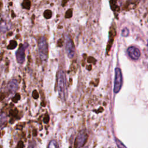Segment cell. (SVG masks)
<instances>
[{
    "label": "cell",
    "mask_w": 148,
    "mask_h": 148,
    "mask_svg": "<svg viewBox=\"0 0 148 148\" xmlns=\"http://www.w3.org/2000/svg\"><path fill=\"white\" fill-rule=\"evenodd\" d=\"M147 46H148V43H147Z\"/></svg>",
    "instance_id": "obj_22"
},
{
    "label": "cell",
    "mask_w": 148,
    "mask_h": 148,
    "mask_svg": "<svg viewBox=\"0 0 148 148\" xmlns=\"http://www.w3.org/2000/svg\"><path fill=\"white\" fill-rule=\"evenodd\" d=\"M8 30L9 28L7 22H5V21H2L1 23H0V31L5 32Z\"/></svg>",
    "instance_id": "obj_9"
},
{
    "label": "cell",
    "mask_w": 148,
    "mask_h": 148,
    "mask_svg": "<svg viewBox=\"0 0 148 148\" xmlns=\"http://www.w3.org/2000/svg\"><path fill=\"white\" fill-rule=\"evenodd\" d=\"M127 53L129 57L134 60H138L141 56V52L135 46H131L127 49Z\"/></svg>",
    "instance_id": "obj_7"
},
{
    "label": "cell",
    "mask_w": 148,
    "mask_h": 148,
    "mask_svg": "<svg viewBox=\"0 0 148 148\" xmlns=\"http://www.w3.org/2000/svg\"><path fill=\"white\" fill-rule=\"evenodd\" d=\"M32 97H34V98H35V99H37V98H38L39 97V94L37 92L36 90H34L32 93Z\"/></svg>",
    "instance_id": "obj_18"
},
{
    "label": "cell",
    "mask_w": 148,
    "mask_h": 148,
    "mask_svg": "<svg viewBox=\"0 0 148 148\" xmlns=\"http://www.w3.org/2000/svg\"><path fill=\"white\" fill-rule=\"evenodd\" d=\"M72 16V11L71 9H70L69 10L67 11L66 14V18H70Z\"/></svg>",
    "instance_id": "obj_16"
},
{
    "label": "cell",
    "mask_w": 148,
    "mask_h": 148,
    "mask_svg": "<svg viewBox=\"0 0 148 148\" xmlns=\"http://www.w3.org/2000/svg\"><path fill=\"white\" fill-rule=\"evenodd\" d=\"M57 90L60 98L62 101H64L67 97V84L66 75L63 70H60L57 73Z\"/></svg>",
    "instance_id": "obj_1"
},
{
    "label": "cell",
    "mask_w": 148,
    "mask_h": 148,
    "mask_svg": "<svg viewBox=\"0 0 148 148\" xmlns=\"http://www.w3.org/2000/svg\"><path fill=\"white\" fill-rule=\"evenodd\" d=\"M47 148H59V145L56 141L52 140L49 143Z\"/></svg>",
    "instance_id": "obj_10"
},
{
    "label": "cell",
    "mask_w": 148,
    "mask_h": 148,
    "mask_svg": "<svg viewBox=\"0 0 148 148\" xmlns=\"http://www.w3.org/2000/svg\"><path fill=\"white\" fill-rule=\"evenodd\" d=\"M52 16V11H50V10H46L44 12V17L48 19H50L51 18Z\"/></svg>",
    "instance_id": "obj_11"
},
{
    "label": "cell",
    "mask_w": 148,
    "mask_h": 148,
    "mask_svg": "<svg viewBox=\"0 0 148 148\" xmlns=\"http://www.w3.org/2000/svg\"><path fill=\"white\" fill-rule=\"evenodd\" d=\"M49 117L48 116H46L45 117V119H44V122H45V123H47V122L49 121Z\"/></svg>",
    "instance_id": "obj_19"
},
{
    "label": "cell",
    "mask_w": 148,
    "mask_h": 148,
    "mask_svg": "<svg viewBox=\"0 0 148 148\" xmlns=\"http://www.w3.org/2000/svg\"><path fill=\"white\" fill-rule=\"evenodd\" d=\"M19 87V84L18 81L16 79H12L11 80L8 85V90L12 92V93H15L17 91Z\"/></svg>",
    "instance_id": "obj_8"
},
{
    "label": "cell",
    "mask_w": 148,
    "mask_h": 148,
    "mask_svg": "<svg viewBox=\"0 0 148 148\" xmlns=\"http://www.w3.org/2000/svg\"><path fill=\"white\" fill-rule=\"evenodd\" d=\"M123 84V76L121 70L119 68L115 69V76L114 82V91L115 93H118L120 90Z\"/></svg>",
    "instance_id": "obj_3"
},
{
    "label": "cell",
    "mask_w": 148,
    "mask_h": 148,
    "mask_svg": "<svg viewBox=\"0 0 148 148\" xmlns=\"http://www.w3.org/2000/svg\"><path fill=\"white\" fill-rule=\"evenodd\" d=\"M38 45L39 54L41 59L42 61H46L48 57L49 49L46 39L44 36H42L39 39Z\"/></svg>",
    "instance_id": "obj_2"
},
{
    "label": "cell",
    "mask_w": 148,
    "mask_h": 148,
    "mask_svg": "<svg viewBox=\"0 0 148 148\" xmlns=\"http://www.w3.org/2000/svg\"><path fill=\"white\" fill-rule=\"evenodd\" d=\"M17 46V42L15 41H12L10 42L9 45L8 46V49H14Z\"/></svg>",
    "instance_id": "obj_12"
},
{
    "label": "cell",
    "mask_w": 148,
    "mask_h": 148,
    "mask_svg": "<svg viewBox=\"0 0 148 148\" xmlns=\"http://www.w3.org/2000/svg\"><path fill=\"white\" fill-rule=\"evenodd\" d=\"M23 7L27 9H29L31 7V3L30 1H24L22 4Z\"/></svg>",
    "instance_id": "obj_14"
},
{
    "label": "cell",
    "mask_w": 148,
    "mask_h": 148,
    "mask_svg": "<svg viewBox=\"0 0 148 148\" xmlns=\"http://www.w3.org/2000/svg\"><path fill=\"white\" fill-rule=\"evenodd\" d=\"M87 134L84 131H80L76 138L75 141V148H81L85 144L87 139Z\"/></svg>",
    "instance_id": "obj_6"
},
{
    "label": "cell",
    "mask_w": 148,
    "mask_h": 148,
    "mask_svg": "<svg viewBox=\"0 0 148 148\" xmlns=\"http://www.w3.org/2000/svg\"><path fill=\"white\" fill-rule=\"evenodd\" d=\"M66 49L68 57L70 59H72L75 54V50L74 44L72 42V40L70 37V36H66Z\"/></svg>",
    "instance_id": "obj_4"
},
{
    "label": "cell",
    "mask_w": 148,
    "mask_h": 148,
    "mask_svg": "<svg viewBox=\"0 0 148 148\" xmlns=\"http://www.w3.org/2000/svg\"><path fill=\"white\" fill-rule=\"evenodd\" d=\"M129 30L127 28H124L123 29L122 31V35L123 36H124V37H126L127 36L129 35Z\"/></svg>",
    "instance_id": "obj_15"
},
{
    "label": "cell",
    "mask_w": 148,
    "mask_h": 148,
    "mask_svg": "<svg viewBox=\"0 0 148 148\" xmlns=\"http://www.w3.org/2000/svg\"><path fill=\"white\" fill-rule=\"evenodd\" d=\"M83 148H88V146H85V147H83Z\"/></svg>",
    "instance_id": "obj_21"
},
{
    "label": "cell",
    "mask_w": 148,
    "mask_h": 148,
    "mask_svg": "<svg viewBox=\"0 0 148 148\" xmlns=\"http://www.w3.org/2000/svg\"><path fill=\"white\" fill-rule=\"evenodd\" d=\"M115 141H116V143L118 148H127L126 146L122 142V141H120L118 139L116 138Z\"/></svg>",
    "instance_id": "obj_13"
},
{
    "label": "cell",
    "mask_w": 148,
    "mask_h": 148,
    "mask_svg": "<svg viewBox=\"0 0 148 148\" xmlns=\"http://www.w3.org/2000/svg\"><path fill=\"white\" fill-rule=\"evenodd\" d=\"M20 95L19 94H16V95L12 98V101L14 102V103H17L19 100H20Z\"/></svg>",
    "instance_id": "obj_17"
},
{
    "label": "cell",
    "mask_w": 148,
    "mask_h": 148,
    "mask_svg": "<svg viewBox=\"0 0 148 148\" xmlns=\"http://www.w3.org/2000/svg\"><path fill=\"white\" fill-rule=\"evenodd\" d=\"M28 148H34V145L32 143H31V144H30V145L28 146Z\"/></svg>",
    "instance_id": "obj_20"
},
{
    "label": "cell",
    "mask_w": 148,
    "mask_h": 148,
    "mask_svg": "<svg viewBox=\"0 0 148 148\" xmlns=\"http://www.w3.org/2000/svg\"><path fill=\"white\" fill-rule=\"evenodd\" d=\"M28 44L24 43L23 45H20V48L18 49L16 53V60L18 63L23 64L25 61V51L28 47Z\"/></svg>",
    "instance_id": "obj_5"
}]
</instances>
